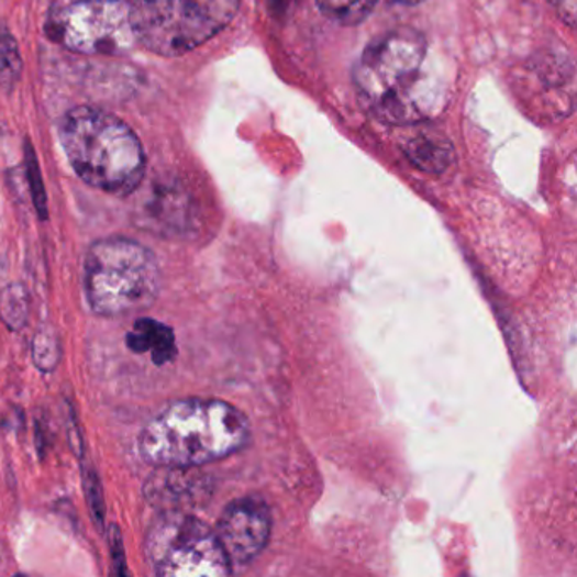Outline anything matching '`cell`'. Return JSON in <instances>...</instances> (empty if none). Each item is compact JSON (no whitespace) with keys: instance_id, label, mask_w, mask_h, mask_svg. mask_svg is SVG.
<instances>
[{"instance_id":"cell-9","label":"cell","mask_w":577,"mask_h":577,"mask_svg":"<svg viewBox=\"0 0 577 577\" xmlns=\"http://www.w3.org/2000/svg\"><path fill=\"white\" fill-rule=\"evenodd\" d=\"M136 228L156 236H178L190 228L191 206L185 190L174 184L149 185L134 212Z\"/></svg>"},{"instance_id":"cell-13","label":"cell","mask_w":577,"mask_h":577,"mask_svg":"<svg viewBox=\"0 0 577 577\" xmlns=\"http://www.w3.org/2000/svg\"><path fill=\"white\" fill-rule=\"evenodd\" d=\"M0 319L9 331L26 328L30 319V295L21 284H11L0 291Z\"/></svg>"},{"instance_id":"cell-4","label":"cell","mask_w":577,"mask_h":577,"mask_svg":"<svg viewBox=\"0 0 577 577\" xmlns=\"http://www.w3.org/2000/svg\"><path fill=\"white\" fill-rule=\"evenodd\" d=\"M84 287L85 298L97 315H127L156 302L162 269L144 244L127 237H106L87 251Z\"/></svg>"},{"instance_id":"cell-18","label":"cell","mask_w":577,"mask_h":577,"mask_svg":"<svg viewBox=\"0 0 577 577\" xmlns=\"http://www.w3.org/2000/svg\"><path fill=\"white\" fill-rule=\"evenodd\" d=\"M81 476H84L85 495H87L93 520L99 523V526H102L103 522H106V501H103V491L99 476H97L92 467H85Z\"/></svg>"},{"instance_id":"cell-15","label":"cell","mask_w":577,"mask_h":577,"mask_svg":"<svg viewBox=\"0 0 577 577\" xmlns=\"http://www.w3.org/2000/svg\"><path fill=\"white\" fill-rule=\"evenodd\" d=\"M320 11L341 26H356L363 23L378 0H317Z\"/></svg>"},{"instance_id":"cell-11","label":"cell","mask_w":577,"mask_h":577,"mask_svg":"<svg viewBox=\"0 0 577 577\" xmlns=\"http://www.w3.org/2000/svg\"><path fill=\"white\" fill-rule=\"evenodd\" d=\"M125 344L133 353L152 354L155 365H168L177 357L174 329L155 319H140L125 335Z\"/></svg>"},{"instance_id":"cell-21","label":"cell","mask_w":577,"mask_h":577,"mask_svg":"<svg viewBox=\"0 0 577 577\" xmlns=\"http://www.w3.org/2000/svg\"><path fill=\"white\" fill-rule=\"evenodd\" d=\"M391 4H401V5H415L420 4L422 0H388Z\"/></svg>"},{"instance_id":"cell-6","label":"cell","mask_w":577,"mask_h":577,"mask_svg":"<svg viewBox=\"0 0 577 577\" xmlns=\"http://www.w3.org/2000/svg\"><path fill=\"white\" fill-rule=\"evenodd\" d=\"M45 30L78 55H124L137 45L133 4L125 0H55Z\"/></svg>"},{"instance_id":"cell-1","label":"cell","mask_w":577,"mask_h":577,"mask_svg":"<svg viewBox=\"0 0 577 577\" xmlns=\"http://www.w3.org/2000/svg\"><path fill=\"white\" fill-rule=\"evenodd\" d=\"M426 58L425 37L415 30L382 34L354 68L360 102L387 124H415L437 114L444 96L425 74Z\"/></svg>"},{"instance_id":"cell-2","label":"cell","mask_w":577,"mask_h":577,"mask_svg":"<svg viewBox=\"0 0 577 577\" xmlns=\"http://www.w3.org/2000/svg\"><path fill=\"white\" fill-rule=\"evenodd\" d=\"M249 422L222 400L187 398L169 403L141 432L140 454L149 466L197 467L246 445Z\"/></svg>"},{"instance_id":"cell-3","label":"cell","mask_w":577,"mask_h":577,"mask_svg":"<svg viewBox=\"0 0 577 577\" xmlns=\"http://www.w3.org/2000/svg\"><path fill=\"white\" fill-rule=\"evenodd\" d=\"M59 141L75 174L97 190L127 197L143 184L146 156L130 125L99 107H75L59 122Z\"/></svg>"},{"instance_id":"cell-10","label":"cell","mask_w":577,"mask_h":577,"mask_svg":"<svg viewBox=\"0 0 577 577\" xmlns=\"http://www.w3.org/2000/svg\"><path fill=\"white\" fill-rule=\"evenodd\" d=\"M188 469L190 467H156L144 485L147 503L163 511H180L185 504L193 503L197 481Z\"/></svg>"},{"instance_id":"cell-17","label":"cell","mask_w":577,"mask_h":577,"mask_svg":"<svg viewBox=\"0 0 577 577\" xmlns=\"http://www.w3.org/2000/svg\"><path fill=\"white\" fill-rule=\"evenodd\" d=\"M24 163H26L27 184H30L31 197H33L37 215L46 221L48 219V199H46L45 184L41 177L40 162H37L36 153H34L30 140L24 143Z\"/></svg>"},{"instance_id":"cell-14","label":"cell","mask_w":577,"mask_h":577,"mask_svg":"<svg viewBox=\"0 0 577 577\" xmlns=\"http://www.w3.org/2000/svg\"><path fill=\"white\" fill-rule=\"evenodd\" d=\"M31 356H33L34 366L41 373L49 375L56 371L59 360H62V344L56 329L49 324H41L36 334L31 341Z\"/></svg>"},{"instance_id":"cell-8","label":"cell","mask_w":577,"mask_h":577,"mask_svg":"<svg viewBox=\"0 0 577 577\" xmlns=\"http://www.w3.org/2000/svg\"><path fill=\"white\" fill-rule=\"evenodd\" d=\"M271 533V511L259 497H246L225 508L215 535L231 566H244L262 554Z\"/></svg>"},{"instance_id":"cell-19","label":"cell","mask_w":577,"mask_h":577,"mask_svg":"<svg viewBox=\"0 0 577 577\" xmlns=\"http://www.w3.org/2000/svg\"><path fill=\"white\" fill-rule=\"evenodd\" d=\"M109 545H111L112 573L119 576H127V564H125L124 542H122L121 530L118 525H111L109 530Z\"/></svg>"},{"instance_id":"cell-20","label":"cell","mask_w":577,"mask_h":577,"mask_svg":"<svg viewBox=\"0 0 577 577\" xmlns=\"http://www.w3.org/2000/svg\"><path fill=\"white\" fill-rule=\"evenodd\" d=\"M548 4L563 18L569 27H576L577 0H548Z\"/></svg>"},{"instance_id":"cell-7","label":"cell","mask_w":577,"mask_h":577,"mask_svg":"<svg viewBox=\"0 0 577 577\" xmlns=\"http://www.w3.org/2000/svg\"><path fill=\"white\" fill-rule=\"evenodd\" d=\"M144 548L158 576L221 577L232 570L215 532L181 511H165L147 532Z\"/></svg>"},{"instance_id":"cell-5","label":"cell","mask_w":577,"mask_h":577,"mask_svg":"<svg viewBox=\"0 0 577 577\" xmlns=\"http://www.w3.org/2000/svg\"><path fill=\"white\" fill-rule=\"evenodd\" d=\"M241 0H136L133 27L140 45L162 56H181L218 36Z\"/></svg>"},{"instance_id":"cell-12","label":"cell","mask_w":577,"mask_h":577,"mask_svg":"<svg viewBox=\"0 0 577 577\" xmlns=\"http://www.w3.org/2000/svg\"><path fill=\"white\" fill-rule=\"evenodd\" d=\"M403 153L415 168L422 169L425 174H442L454 162L451 143L435 134L413 136L404 144Z\"/></svg>"},{"instance_id":"cell-16","label":"cell","mask_w":577,"mask_h":577,"mask_svg":"<svg viewBox=\"0 0 577 577\" xmlns=\"http://www.w3.org/2000/svg\"><path fill=\"white\" fill-rule=\"evenodd\" d=\"M23 75V58L12 34L0 26V87L11 92Z\"/></svg>"}]
</instances>
